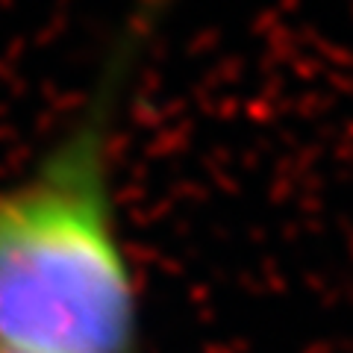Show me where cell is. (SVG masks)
<instances>
[{"mask_svg": "<svg viewBox=\"0 0 353 353\" xmlns=\"http://www.w3.org/2000/svg\"><path fill=\"white\" fill-rule=\"evenodd\" d=\"M165 0H141L62 130L0 183V347L145 353V294L118 201V141Z\"/></svg>", "mask_w": 353, "mask_h": 353, "instance_id": "obj_1", "label": "cell"}, {"mask_svg": "<svg viewBox=\"0 0 353 353\" xmlns=\"http://www.w3.org/2000/svg\"><path fill=\"white\" fill-rule=\"evenodd\" d=\"M0 353H32V350H6V347H0Z\"/></svg>", "mask_w": 353, "mask_h": 353, "instance_id": "obj_2", "label": "cell"}]
</instances>
